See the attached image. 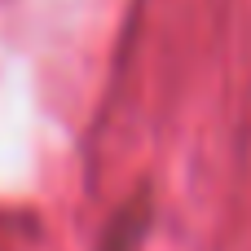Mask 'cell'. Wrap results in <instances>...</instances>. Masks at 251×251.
I'll return each mask as SVG.
<instances>
[{
  "instance_id": "obj_1",
  "label": "cell",
  "mask_w": 251,
  "mask_h": 251,
  "mask_svg": "<svg viewBox=\"0 0 251 251\" xmlns=\"http://www.w3.org/2000/svg\"><path fill=\"white\" fill-rule=\"evenodd\" d=\"M150 190L146 194H132L124 207H119V216L110 221V229H106V238H101V247L97 251H141V238H146V229H150Z\"/></svg>"
}]
</instances>
